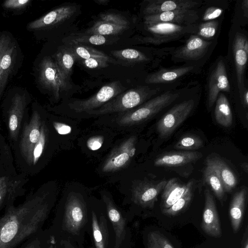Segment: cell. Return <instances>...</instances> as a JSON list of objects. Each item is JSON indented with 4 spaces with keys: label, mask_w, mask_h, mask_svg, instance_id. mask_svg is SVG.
Instances as JSON below:
<instances>
[{
    "label": "cell",
    "mask_w": 248,
    "mask_h": 248,
    "mask_svg": "<svg viewBox=\"0 0 248 248\" xmlns=\"http://www.w3.org/2000/svg\"><path fill=\"white\" fill-rule=\"evenodd\" d=\"M55 201L54 195L47 193L6 208L0 214V248H16L41 231Z\"/></svg>",
    "instance_id": "obj_1"
},
{
    "label": "cell",
    "mask_w": 248,
    "mask_h": 248,
    "mask_svg": "<svg viewBox=\"0 0 248 248\" xmlns=\"http://www.w3.org/2000/svg\"><path fill=\"white\" fill-rule=\"evenodd\" d=\"M89 218V200L80 192L70 191L60 201L47 230L55 240H68L83 248Z\"/></svg>",
    "instance_id": "obj_2"
},
{
    "label": "cell",
    "mask_w": 248,
    "mask_h": 248,
    "mask_svg": "<svg viewBox=\"0 0 248 248\" xmlns=\"http://www.w3.org/2000/svg\"><path fill=\"white\" fill-rule=\"evenodd\" d=\"M90 218L86 233L91 248H114V235L105 205L101 200H89Z\"/></svg>",
    "instance_id": "obj_3"
},
{
    "label": "cell",
    "mask_w": 248,
    "mask_h": 248,
    "mask_svg": "<svg viewBox=\"0 0 248 248\" xmlns=\"http://www.w3.org/2000/svg\"><path fill=\"white\" fill-rule=\"evenodd\" d=\"M179 95L178 93L167 91L138 108L119 113L116 118V124L120 126L127 127L143 123L171 104Z\"/></svg>",
    "instance_id": "obj_4"
},
{
    "label": "cell",
    "mask_w": 248,
    "mask_h": 248,
    "mask_svg": "<svg viewBox=\"0 0 248 248\" xmlns=\"http://www.w3.org/2000/svg\"><path fill=\"white\" fill-rule=\"evenodd\" d=\"M101 196L112 227L114 248H131L132 232L129 223L133 217L117 205L109 193L102 191Z\"/></svg>",
    "instance_id": "obj_5"
},
{
    "label": "cell",
    "mask_w": 248,
    "mask_h": 248,
    "mask_svg": "<svg viewBox=\"0 0 248 248\" xmlns=\"http://www.w3.org/2000/svg\"><path fill=\"white\" fill-rule=\"evenodd\" d=\"M155 93V90L146 86L131 89L122 93L100 108L86 113L97 116L125 112L141 105Z\"/></svg>",
    "instance_id": "obj_6"
},
{
    "label": "cell",
    "mask_w": 248,
    "mask_h": 248,
    "mask_svg": "<svg viewBox=\"0 0 248 248\" xmlns=\"http://www.w3.org/2000/svg\"><path fill=\"white\" fill-rule=\"evenodd\" d=\"M167 182L165 180L157 182L143 180L133 186L126 201L130 205L127 211L134 217L140 210L152 209Z\"/></svg>",
    "instance_id": "obj_7"
},
{
    "label": "cell",
    "mask_w": 248,
    "mask_h": 248,
    "mask_svg": "<svg viewBox=\"0 0 248 248\" xmlns=\"http://www.w3.org/2000/svg\"><path fill=\"white\" fill-rule=\"evenodd\" d=\"M124 88L119 81H114L103 86L95 94L85 99H78L68 105L72 110L77 113L98 108L121 93Z\"/></svg>",
    "instance_id": "obj_8"
},
{
    "label": "cell",
    "mask_w": 248,
    "mask_h": 248,
    "mask_svg": "<svg viewBox=\"0 0 248 248\" xmlns=\"http://www.w3.org/2000/svg\"><path fill=\"white\" fill-rule=\"evenodd\" d=\"M194 106V101H184L172 107L158 121L156 130L160 137L170 136L187 118Z\"/></svg>",
    "instance_id": "obj_9"
},
{
    "label": "cell",
    "mask_w": 248,
    "mask_h": 248,
    "mask_svg": "<svg viewBox=\"0 0 248 248\" xmlns=\"http://www.w3.org/2000/svg\"><path fill=\"white\" fill-rule=\"evenodd\" d=\"M39 78L41 84L51 92L56 99L69 85V81L63 77L55 61L49 57L44 58L40 64Z\"/></svg>",
    "instance_id": "obj_10"
},
{
    "label": "cell",
    "mask_w": 248,
    "mask_h": 248,
    "mask_svg": "<svg viewBox=\"0 0 248 248\" xmlns=\"http://www.w3.org/2000/svg\"><path fill=\"white\" fill-rule=\"evenodd\" d=\"M136 141L137 138L131 136L116 147L103 164L102 171L112 172L126 167L135 154Z\"/></svg>",
    "instance_id": "obj_11"
},
{
    "label": "cell",
    "mask_w": 248,
    "mask_h": 248,
    "mask_svg": "<svg viewBox=\"0 0 248 248\" xmlns=\"http://www.w3.org/2000/svg\"><path fill=\"white\" fill-rule=\"evenodd\" d=\"M204 206L201 228L207 235L215 238L222 235V231L214 197L208 188L204 191Z\"/></svg>",
    "instance_id": "obj_12"
},
{
    "label": "cell",
    "mask_w": 248,
    "mask_h": 248,
    "mask_svg": "<svg viewBox=\"0 0 248 248\" xmlns=\"http://www.w3.org/2000/svg\"><path fill=\"white\" fill-rule=\"evenodd\" d=\"M41 118L37 111H34L31 118L24 129L20 142L22 154L27 162L32 164L33 148L40 135Z\"/></svg>",
    "instance_id": "obj_13"
},
{
    "label": "cell",
    "mask_w": 248,
    "mask_h": 248,
    "mask_svg": "<svg viewBox=\"0 0 248 248\" xmlns=\"http://www.w3.org/2000/svg\"><path fill=\"white\" fill-rule=\"evenodd\" d=\"M146 31L154 37H144V40H153L157 38L161 42L176 39L187 32H193L190 25H179L168 22L144 23Z\"/></svg>",
    "instance_id": "obj_14"
},
{
    "label": "cell",
    "mask_w": 248,
    "mask_h": 248,
    "mask_svg": "<svg viewBox=\"0 0 248 248\" xmlns=\"http://www.w3.org/2000/svg\"><path fill=\"white\" fill-rule=\"evenodd\" d=\"M199 19L197 11L180 9L145 16L144 23L168 22L179 25H190Z\"/></svg>",
    "instance_id": "obj_15"
},
{
    "label": "cell",
    "mask_w": 248,
    "mask_h": 248,
    "mask_svg": "<svg viewBox=\"0 0 248 248\" xmlns=\"http://www.w3.org/2000/svg\"><path fill=\"white\" fill-rule=\"evenodd\" d=\"M230 86L228 79L225 65L220 60L212 71L208 83V106L211 108L214 104L219 93L229 92Z\"/></svg>",
    "instance_id": "obj_16"
},
{
    "label": "cell",
    "mask_w": 248,
    "mask_h": 248,
    "mask_svg": "<svg viewBox=\"0 0 248 248\" xmlns=\"http://www.w3.org/2000/svg\"><path fill=\"white\" fill-rule=\"evenodd\" d=\"M233 50L238 87L241 93L244 86V73L248 55V40L241 33L237 32L235 34L233 41Z\"/></svg>",
    "instance_id": "obj_17"
},
{
    "label": "cell",
    "mask_w": 248,
    "mask_h": 248,
    "mask_svg": "<svg viewBox=\"0 0 248 248\" xmlns=\"http://www.w3.org/2000/svg\"><path fill=\"white\" fill-rule=\"evenodd\" d=\"M76 11V7L65 5L57 8L29 23L28 28L39 29L60 24L69 19Z\"/></svg>",
    "instance_id": "obj_18"
},
{
    "label": "cell",
    "mask_w": 248,
    "mask_h": 248,
    "mask_svg": "<svg viewBox=\"0 0 248 248\" xmlns=\"http://www.w3.org/2000/svg\"><path fill=\"white\" fill-rule=\"evenodd\" d=\"M212 42L206 41L198 35H191L186 43L174 54L175 57L186 60L202 58L207 52Z\"/></svg>",
    "instance_id": "obj_19"
},
{
    "label": "cell",
    "mask_w": 248,
    "mask_h": 248,
    "mask_svg": "<svg viewBox=\"0 0 248 248\" xmlns=\"http://www.w3.org/2000/svg\"><path fill=\"white\" fill-rule=\"evenodd\" d=\"M192 0H150L143 11L145 16L180 9H191L199 5Z\"/></svg>",
    "instance_id": "obj_20"
},
{
    "label": "cell",
    "mask_w": 248,
    "mask_h": 248,
    "mask_svg": "<svg viewBox=\"0 0 248 248\" xmlns=\"http://www.w3.org/2000/svg\"><path fill=\"white\" fill-rule=\"evenodd\" d=\"M200 152L191 151L170 152L161 155L154 161L156 167H176L182 166L201 158Z\"/></svg>",
    "instance_id": "obj_21"
},
{
    "label": "cell",
    "mask_w": 248,
    "mask_h": 248,
    "mask_svg": "<svg viewBox=\"0 0 248 248\" xmlns=\"http://www.w3.org/2000/svg\"><path fill=\"white\" fill-rule=\"evenodd\" d=\"M247 188L243 186L234 193L229 208L231 226L234 233L239 230L244 216L247 198Z\"/></svg>",
    "instance_id": "obj_22"
},
{
    "label": "cell",
    "mask_w": 248,
    "mask_h": 248,
    "mask_svg": "<svg viewBox=\"0 0 248 248\" xmlns=\"http://www.w3.org/2000/svg\"><path fill=\"white\" fill-rule=\"evenodd\" d=\"M25 106V97L20 94H16L12 100L8 117L9 131L11 138L13 140L17 139Z\"/></svg>",
    "instance_id": "obj_23"
},
{
    "label": "cell",
    "mask_w": 248,
    "mask_h": 248,
    "mask_svg": "<svg viewBox=\"0 0 248 248\" xmlns=\"http://www.w3.org/2000/svg\"><path fill=\"white\" fill-rule=\"evenodd\" d=\"M193 182L191 180L186 184L180 182L176 178H171L167 181L161 195V210L169 208L179 200Z\"/></svg>",
    "instance_id": "obj_24"
},
{
    "label": "cell",
    "mask_w": 248,
    "mask_h": 248,
    "mask_svg": "<svg viewBox=\"0 0 248 248\" xmlns=\"http://www.w3.org/2000/svg\"><path fill=\"white\" fill-rule=\"evenodd\" d=\"M206 164L212 167L220 178L225 192H231L236 186L237 180L227 165L218 157L208 158Z\"/></svg>",
    "instance_id": "obj_25"
},
{
    "label": "cell",
    "mask_w": 248,
    "mask_h": 248,
    "mask_svg": "<svg viewBox=\"0 0 248 248\" xmlns=\"http://www.w3.org/2000/svg\"><path fill=\"white\" fill-rule=\"evenodd\" d=\"M193 68L192 66H189L162 69L148 76L145 79V82L148 84H156L172 81L191 71Z\"/></svg>",
    "instance_id": "obj_26"
},
{
    "label": "cell",
    "mask_w": 248,
    "mask_h": 248,
    "mask_svg": "<svg viewBox=\"0 0 248 248\" xmlns=\"http://www.w3.org/2000/svg\"><path fill=\"white\" fill-rule=\"evenodd\" d=\"M76 60L74 54L67 46L62 47L55 54L54 61L62 76L67 81H69Z\"/></svg>",
    "instance_id": "obj_27"
},
{
    "label": "cell",
    "mask_w": 248,
    "mask_h": 248,
    "mask_svg": "<svg viewBox=\"0 0 248 248\" xmlns=\"http://www.w3.org/2000/svg\"><path fill=\"white\" fill-rule=\"evenodd\" d=\"M67 46L78 60L97 58L105 60L109 63L119 64L117 61L110 57L103 52L87 46L82 44H71Z\"/></svg>",
    "instance_id": "obj_28"
},
{
    "label": "cell",
    "mask_w": 248,
    "mask_h": 248,
    "mask_svg": "<svg viewBox=\"0 0 248 248\" xmlns=\"http://www.w3.org/2000/svg\"><path fill=\"white\" fill-rule=\"evenodd\" d=\"M215 116L217 122L224 127L232 124V115L229 101L223 93L217 96L215 109Z\"/></svg>",
    "instance_id": "obj_29"
},
{
    "label": "cell",
    "mask_w": 248,
    "mask_h": 248,
    "mask_svg": "<svg viewBox=\"0 0 248 248\" xmlns=\"http://www.w3.org/2000/svg\"><path fill=\"white\" fill-rule=\"evenodd\" d=\"M204 182L207 184L215 196L221 202L225 194L223 184L215 170L206 164L203 172Z\"/></svg>",
    "instance_id": "obj_30"
},
{
    "label": "cell",
    "mask_w": 248,
    "mask_h": 248,
    "mask_svg": "<svg viewBox=\"0 0 248 248\" xmlns=\"http://www.w3.org/2000/svg\"><path fill=\"white\" fill-rule=\"evenodd\" d=\"M15 47V46L11 44L3 54L1 59L0 68V98L4 90L13 66Z\"/></svg>",
    "instance_id": "obj_31"
},
{
    "label": "cell",
    "mask_w": 248,
    "mask_h": 248,
    "mask_svg": "<svg viewBox=\"0 0 248 248\" xmlns=\"http://www.w3.org/2000/svg\"><path fill=\"white\" fill-rule=\"evenodd\" d=\"M128 28L127 27L118 26L98 20L91 28L85 31L84 33L102 36L115 35L122 33Z\"/></svg>",
    "instance_id": "obj_32"
},
{
    "label": "cell",
    "mask_w": 248,
    "mask_h": 248,
    "mask_svg": "<svg viewBox=\"0 0 248 248\" xmlns=\"http://www.w3.org/2000/svg\"><path fill=\"white\" fill-rule=\"evenodd\" d=\"M64 40L68 45L87 44L101 45L110 43V39L105 36L85 33H76L65 38Z\"/></svg>",
    "instance_id": "obj_33"
},
{
    "label": "cell",
    "mask_w": 248,
    "mask_h": 248,
    "mask_svg": "<svg viewBox=\"0 0 248 248\" xmlns=\"http://www.w3.org/2000/svg\"><path fill=\"white\" fill-rule=\"evenodd\" d=\"M111 53L119 62L126 64H134L148 60V58L144 53L135 49L126 48L114 50L111 51Z\"/></svg>",
    "instance_id": "obj_34"
},
{
    "label": "cell",
    "mask_w": 248,
    "mask_h": 248,
    "mask_svg": "<svg viewBox=\"0 0 248 248\" xmlns=\"http://www.w3.org/2000/svg\"><path fill=\"white\" fill-rule=\"evenodd\" d=\"M193 185V182L183 196L172 205L167 209L161 210L162 213L165 216H174L185 210L192 198Z\"/></svg>",
    "instance_id": "obj_35"
},
{
    "label": "cell",
    "mask_w": 248,
    "mask_h": 248,
    "mask_svg": "<svg viewBox=\"0 0 248 248\" xmlns=\"http://www.w3.org/2000/svg\"><path fill=\"white\" fill-rule=\"evenodd\" d=\"M53 239L47 229L42 230L26 241L20 248H48Z\"/></svg>",
    "instance_id": "obj_36"
},
{
    "label": "cell",
    "mask_w": 248,
    "mask_h": 248,
    "mask_svg": "<svg viewBox=\"0 0 248 248\" xmlns=\"http://www.w3.org/2000/svg\"><path fill=\"white\" fill-rule=\"evenodd\" d=\"M146 248H174L169 240L157 231L149 232L146 235Z\"/></svg>",
    "instance_id": "obj_37"
},
{
    "label": "cell",
    "mask_w": 248,
    "mask_h": 248,
    "mask_svg": "<svg viewBox=\"0 0 248 248\" xmlns=\"http://www.w3.org/2000/svg\"><path fill=\"white\" fill-rule=\"evenodd\" d=\"M203 142L201 138L195 135H186L181 138L175 143L174 147L176 149L193 150L203 146Z\"/></svg>",
    "instance_id": "obj_38"
},
{
    "label": "cell",
    "mask_w": 248,
    "mask_h": 248,
    "mask_svg": "<svg viewBox=\"0 0 248 248\" xmlns=\"http://www.w3.org/2000/svg\"><path fill=\"white\" fill-rule=\"evenodd\" d=\"M15 198V192L8 186L6 177H0V212L4 207L5 209L13 205Z\"/></svg>",
    "instance_id": "obj_39"
},
{
    "label": "cell",
    "mask_w": 248,
    "mask_h": 248,
    "mask_svg": "<svg viewBox=\"0 0 248 248\" xmlns=\"http://www.w3.org/2000/svg\"><path fill=\"white\" fill-rule=\"evenodd\" d=\"M46 129L45 124L41 126L40 135L38 141L35 144L32 152V164L35 165L43 152L46 142Z\"/></svg>",
    "instance_id": "obj_40"
},
{
    "label": "cell",
    "mask_w": 248,
    "mask_h": 248,
    "mask_svg": "<svg viewBox=\"0 0 248 248\" xmlns=\"http://www.w3.org/2000/svg\"><path fill=\"white\" fill-rule=\"evenodd\" d=\"M100 20L108 22L112 24L127 27L129 24L128 20L124 16L115 13H106L99 15Z\"/></svg>",
    "instance_id": "obj_41"
},
{
    "label": "cell",
    "mask_w": 248,
    "mask_h": 248,
    "mask_svg": "<svg viewBox=\"0 0 248 248\" xmlns=\"http://www.w3.org/2000/svg\"><path fill=\"white\" fill-rule=\"evenodd\" d=\"M218 24L217 21L213 20L200 24L199 27L198 36L206 38L213 37L216 33Z\"/></svg>",
    "instance_id": "obj_42"
},
{
    "label": "cell",
    "mask_w": 248,
    "mask_h": 248,
    "mask_svg": "<svg viewBox=\"0 0 248 248\" xmlns=\"http://www.w3.org/2000/svg\"><path fill=\"white\" fill-rule=\"evenodd\" d=\"M79 62L86 67L91 69L102 68L108 66V62L97 58L78 60Z\"/></svg>",
    "instance_id": "obj_43"
},
{
    "label": "cell",
    "mask_w": 248,
    "mask_h": 248,
    "mask_svg": "<svg viewBox=\"0 0 248 248\" xmlns=\"http://www.w3.org/2000/svg\"><path fill=\"white\" fill-rule=\"evenodd\" d=\"M223 10L219 7L212 6L208 7L203 15V20L208 21L219 17L223 13Z\"/></svg>",
    "instance_id": "obj_44"
},
{
    "label": "cell",
    "mask_w": 248,
    "mask_h": 248,
    "mask_svg": "<svg viewBox=\"0 0 248 248\" xmlns=\"http://www.w3.org/2000/svg\"><path fill=\"white\" fill-rule=\"evenodd\" d=\"M30 2V0H7L3 2V6L9 9H18L24 7Z\"/></svg>",
    "instance_id": "obj_45"
},
{
    "label": "cell",
    "mask_w": 248,
    "mask_h": 248,
    "mask_svg": "<svg viewBox=\"0 0 248 248\" xmlns=\"http://www.w3.org/2000/svg\"><path fill=\"white\" fill-rule=\"evenodd\" d=\"M103 142V138L100 136H95L90 138L87 141L88 147L92 150L99 149Z\"/></svg>",
    "instance_id": "obj_46"
},
{
    "label": "cell",
    "mask_w": 248,
    "mask_h": 248,
    "mask_svg": "<svg viewBox=\"0 0 248 248\" xmlns=\"http://www.w3.org/2000/svg\"><path fill=\"white\" fill-rule=\"evenodd\" d=\"M11 44L9 36L4 34L0 36V68L2 56Z\"/></svg>",
    "instance_id": "obj_47"
},
{
    "label": "cell",
    "mask_w": 248,
    "mask_h": 248,
    "mask_svg": "<svg viewBox=\"0 0 248 248\" xmlns=\"http://www.w3.org/2000/svg\"><path fill=\"white\" fill-rule=\"evenodd\" d=\"M53 125L60 134H67L71 131V128L68 125L59 122H54Z\"/></svg>",
    "instance_id": "obj_48"
},
{
    "label": "cell",
    "mask_w": 248,
    "mask_h": 248,
    "mask_svg": "<svg viewBox=\"0 0 248 248\" xmlns=\"http://www.w3.org/2000/svg\"><path fill=\"white\" fill-rule=\"evenodd\" d=\"M55 248H81L72 242L65 240H55Z\"/></svg>",
    "instance_id": "obj_49"
},
{
    "label": "cell",
    "mask_w": 248,
    "mask_h": 248,
    "mask_svg": "<svg viewBox=\"0 0 248 248\" xmlns=\"http://www.w3.org/2000/svg\"><path fill=\"white\" fill-rule=\"evenodd\" d=\"M241 248H248V228L246 229L241 242Z\"/></svg>",
    "instance_id": "obj_50"
},
{
    "label": "cell",
    "mask_w": 248,
    "mask_h": 248,
    "mask_svg": "<svg viewBox=\"0 0 248 248\" xmlns=\"http://www.w3.org/2000/svg\"><path fill=\"white\" fill-rule=\"evenodd\" d=\"M94 1L99 5H106L109 2V0H94Z\"/></svg>",
    "instance_id": "obj_51"
},
{
    "label": "cell",
    "mask_w": 248,
    "mask_h": 248,
    "mask_svg": "<svg viewBox=\"0 0 248 248\" xmlns=\"http://www.w3.org/2000/svg\"><path fill=\"white\" fill-rule=\"evenodd\" d=\"M243 101L244 103V105L247 107L248 105V92L247 90L244 93V97H243Z\"/></svg>",
    "instance_id": "obj_52"
},
{
    "label": "cell",
    "mask_w": 248,
    "mask_h": 248,
    "mask_svg": "<svg viewBox=\"0 0 248 248\" xmlns=\"http://www.w3.org/2000/svg\"><path fill=\"white\" fill-rule=\"evenodd\" d=\"M242 167L244 170L247 173L248 170V163H243L242 164Z\"/></svg>",
    "instance_id": "obj_53"
},
{
    "label": "cell",
    "mask_w": 248,
    "mask_h": 248,
    "mask_svg": "<svg viewBox=\"0 0 248 248\" xmlns=\"http://www.w3.org/2000/svg\"><path fill=\"white\" fill-rule=\"evenodd\" d=\"M55 240L54 239H53L52 242L51 243V244L50 245L48 248H55Z\"/></svg>",
    "instance_id": "obj_54"
}]
</instances>
